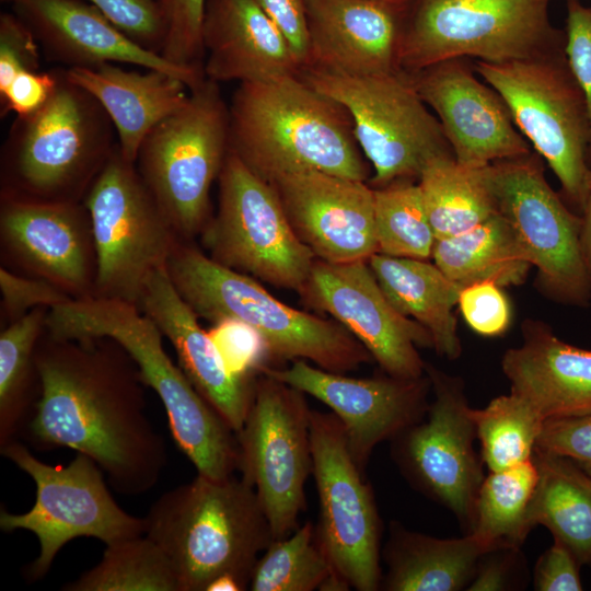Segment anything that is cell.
<instances>
[{
    "label": "cell",
    "instance_id": "cell-1",
    "mask_svg": "<svg viewBox=\"0 0 591 591\" xmlns=\"http://www.w3.org/2000/svg\"><path fill=\"white\" fill-rule=\"evenodd\" d=\"M35 363L39 397L23 432L30 443L90 456L119 494L153 488L167 463L166 444L148 416L146 384L131 356L108 337L44 333Z\"/></svg>",
    "mask_w": 591,
    "mask_h": 591
},
{
    "label": "cell",
    "instance_id": "cell-2",
    "mask_svg": "<svg viewBox=\"0 0 591 591\" xmlns=\"http://www.w3.org/2000/svg\"><path fill=\"white\" fill-rule=\"evenodd\" d=\"M229 120L230 149L268 183L301 170L371 177L348 112L300 73L239 83Z\"/></svg>",
    "mask_w": 591,
    "mask_h": 591
},
{
    "label": "cell",
    "instance_id": "cell-3",
    "mask_svg": "<svg viewBox=\"0 0 591 591\" xmlns=\"http://www.w3.org/2000/svg\"><path fill=\"white\" fill-rule=\"evenodd\" d=\"M46 334L60 339L108 337L137 363L162 402L172 437L197 474L224 479L239 466L236 434L167 356L158 326L135 304L90 297L48 311Z\"/></svg>",
    "mask_w": 591,
    "mask_h": 591
},
{
    "label": "cell",
    "instance_id": "cell-4",
    "mask_svg": "<svg viewBox=\"0 0 591 591\" xmlns=\"http://www.w3.org/2000/svg\"><path fill=\"white\" fill-rule=\"evenodd\" d=\"M144 519V535L166 555L179 591H206L221 575L248 589L253 568L274 541L254 488L234 475L197 474L162 494Z\"/></svg>",
    "mask_w": 591,
    "mask_h": 591
},
{
    "label": "cell",
    "instance_id": "cell-5",
    "mask_svg": "<svg viewBox=\"0 0 591 591\" xmlns=\"http://www.w3.org/2000/svg\"><path fill=\"white\" fill-rule=\"evenodd\" d=\"M169 277L195 314L212 324L236 321L264 340L270 360H305L347 373L373 359L341 324L291 308L258 280L224 267L178 239L166 263Z\"/></svg>",
    "mask_w": 591,
    "mask_h": 591
},
{
    "label": "cell",
    "instance_id": "cell-6",
    "mask_svg": "<svg viewBox=\"0 0 591 591\" xmlns=\"http://www.w3.org/2000/svg\"><path fill=\"white\" fill-rule=\"evenodd\" d=\"M43 107L16 117L1 158V194L83 201L117 147L114 125L97 100L58 69Z\"/></svg>",
    "mask_w": 591,
    "mask_h": 591
},
{
    "label": "cell",
    "instance_id": "cell-7",
    "mask_svg": "<svg viewBox=\"0 0 591 591\" xmlns=\"http://www.w3.org/2000/svg\"><path fill=\"white\" fill-rule=\"evenodd\" d=\"M473 68L501 95L519 131L558 178L564 200L581 216L591 194V123L565 47L501 63L475 60Z\"/></svg>",
    "mask_w": 591,
    "mask_h": 591
},
{
    "label": "cell",
    "instance_id": "cell-8",
    "mask_svg": "<svg viewBox=\"0 0 591 591\" xmlns=\"http://www.w3.org/2000/svg\"><path fill=\"white\" fill-rule=\"evenodd\" d=\"M229 151V104L207 78L143 139L137 171L181 240L199 236L211 218V186Z\"/></svg>",
    "mask_w": 591,
    "mask_h": 591
},
{
    "label": "cell",
    "instance_id": "cell-9",
    "mask_svg": "<svg viewBox=\"0 0 591 591\" xmlns=\"http://www.w3.org/2000/svg\"><path fill=\"white\" fill-rule=\"evenodd\" d=\"M551 0H413L405 13L399 69L415 72L454 58L501 63L565 47Z\"/></svg>",
    "mask_w": 591,
    "mask_h": 591
},
{
    "label": "cell",
    "instance_id": "cell-10",
    "mask_svg": "<svg viewBox=\"0 0 591 591\" xmlns=\"http://www.w3.org/2000/svg\"><path fill=\"white\" fill-rule=\"evenodd\" d=\"M300 76L348 112L373 170L372 188L417 181L432 159L453 155L439 120L405 71L347 76L303 69Z\"/></svg>",
    "mask_w": 591,
    "mask_h": 591
},
{
    "label": "cell",
    "instance_id": "cell-11",
    "mask_svg": "<svg viewBox=\"0 0 591 591\" xmlns=\"http://www.w3.org/2000/svg\"><path fill=\"white\" fill-rule=\"evenodd\" d=\"M0 453L35 483V502L24 513L0 510V529L26 530L39 544L26 569L31 581L42 579L59 551L77 537H94L106 545L144 534V519L126 512L113 498L105 474L88 455L77 453L67 465H50L34 456L19 440Z\"/></svg>",
    "mask_w": 591,
    "mask_h": 591
},
{
    "label": "cell",
    "instance_id": "cell-12",
    "mask_svg": "<svg viewBox=\"0 0 591 591\" xmlns=\"http://www.w3.org/2000/svg\"><path fill=\"white\" fill-rule=\"evenodd\" d=\"M83 202L96 254L93 297L139 308L149 277L166 266L179 237L118 143Z\"/></svg>",
    "mask_w": 591,
    "mask_h": 591
},
{
    "label": "cell",
    "instance_id": "cell-13",
    "mask_svg": "<svg viewBox=\"0 0 591 591\" xmlns=\"http://www.w3.org/2000/svg\"><path fill=\"white\" fill-rule=\"evenodd\" d=\"M216 213L200 241L216 263L280 289L300 291L316 257L294 233L275 188L230 149Z\"/></svg>",
    "mask_w": 591,
    "mask_h": 591
},
{
    "label": "cell",
    "instance_id": "cell-14",
    "mask_svg": "<svg viewBox=\"0 0 591 591\" xmlns=\"http://www.w3.org/2000/svg\"><path fill=\"white\" fill-rule=\"evenodd\" d=\"M484 175L497 212L511 225L537 287L561 304L587 306L591 283L580 246L581 216L547 183L536 152L496 161Z\"/></svg>",
    "mask_w": 591,
    "mask_h": 591
},
{
    "label": "cell",
    "instance_id": "cell-15",
    "mask_svg": "<svg viewBox=\"0 0 591 591\" xmlns=\"http://www.w3.org/2000/svg\"><path fill=\"white\" fill-rule=\"evenodd\" d=\"M304 393L259 373L252 403L235 432L241 477L250 484L281 540L299 528L305 510V483L312 473L310 415Z\"/></svg>",
    "mask_w": 591,
    "mask_h": 591
},
{
    "label": "cell",
    "instance_id": "cell-16",
    "mask_svg": "<svg viewBox=\"0 0 591 591\" xmlns=\"http://www.w3.org/2000/svg\"><path fill=\"white\" fill-rule=\"evenodd\" d=\"M312 474L318 496L316 538L334 572L358 591L381 588V534L372 486L356 465L339 419L310 415Z\"/></svg>",
    "mask_w": 591,
    "mask_h": 591
},
{
    "label": "cell",
    "instance_id": "cell-17",
    "mask_svg": "<svg viewBox=\"0 0 591 591\" xmlns=\"http://www.w3.org/2000/svg\"><path fill=\"white\" fill-rule=\"evenodd\" d=\"M433 399L422 420L392 442V457L419 491L448 508L472 533L483 459L463 380L426 363Z\"/></svg>",
    "mask_w": 591,
    "mask_h": 591
},
{
    "label": "cell",
    "instance_id": "cell-18",
    "mask_svg": "<svg viewBox=\"0 0 591 591\" xmlns=\"http://www.w3.org/2000/svg\"><path fill=\"white\" fill-rule=\"evenodd\" d=\"M299 294L351 333L384 373L402 379L426 374L417 348H433L430 333L392 305L368 260L332 264L316 259Z\"/></svg>",
    "mask_w": 591,
    "mask_h": 591
},
{
    "label": "cell",
    "instance_id": "cell-19",
    "mask_svg": "<svg viewBox=\"0 0 591 591\" xmlns=\"http://www.w3.org/2000/svg\"><path fill=\"white\" fill-rule=\"evenodd\" d=\"M270 375L326 405L339 419L349 452L362 474L375 447L392 441L427 414L431 382L389 375L352 378L305 360L289 367H265Z\"/></svg>",
    "mask_w": 591,
    "mask_h": 591
},
{
    "label": "cell",
    "instance_id": "cell-20",
    "mask_svg": "<svg viewBox=\"0 0 591 591\" xmlns=\"http://www.w3.org/2000/svg\"><path fill=\"white\" fill-rule=\"evenodd\" d=\"M0 242L14 271L44 279L72 299L94 296L96 254L83 201L1 194Z\"/></svg>",
    "mask_w": 591,
    "mask_h": 591
},
{
    "label": "cell",
    "instance_id": "cell-21",
    "mask_svg": "<svg viewBox=\"0 0 591 591\" xmlns=\"http://www.w3.org/2000/svg\"><path fill=\"white\" fill-rule=\"evenodd\" d=\"M465 59L406 72L439 120L454 159L465 166L483 167L531 153L501 95Z\"/></svg>",
    "mask_w": 591,
    "mask_h": 591
},
{
    "label": "cell",
    "instance_id": "cell-22",
    "mask_svg": "<svg viewBox=\"0 0 591 591\" xmlns=\"http://www.w3.org/2000/svg\"><path fill=\"white\" fill-rule=\"evenodd\" d=\"M269 184L294 233L316 259L341 264L378 253L374 192L368 182L301 170Z\"/></svg>",
    "mask_w": 591,
    "mask_h": 591
},
{
    "label": "cell",
    "instance_id": "cell-23",
    "mask_svg": "<svg viewBox=\"0 0 591 591\" xmlns=\"http://www.w3.org/2000/svg\"><path fill=\"white\" fill-rule=\"evenodd\" d=\"M12 12L31 30L47 58L67 68L132 65L175 76L189 89L205 79L202 70L176 66L142 47L84 0H18Z\"/></svg>",
    "mask_w": 591,
    "mask_h": 591
},
{
    "label": "cell",
    "instance_id": "cell-24",
    "mask_svg": "<svg viewBox=\"0 0 591 591\" xmlns=\"http://www.w3.org/2000/svg\"><path fill=\"white\" fill-rule=\"evenodd\" d=\"M407 8L378 0H306L308 61L303 69L347 76L401 70Z\"/></svg>",
    "mask_w": 591,
    "mask_h": 591
},
{
    "label": "cell",
    "instance_id": "cell-25",
    "mask_svg": "<svg viewBox=\"0 0 591 591\" xmlns=\"http://www.w3.org/2000/svg\"><path fill=\"white\" fill-rule=\"evenodd\" d=\"M139 309L170 340L195 389L237 432L247 416L256 376L239 378L229 370L209 332L176 291L166 266L149 277Z\"/></svg>",
    "mask_w": 591,
    "mask_h": 591
},
{
    "label": "cell",
    "instance_id": "cell-26",
    "mask_svg": "<svg viewBox=\"0 0 591 591\" xmlns=\"http://www.w3.org/2000/svg\"><path fill=\"white\" fill-rule=\"evenodd\" d=\"M201 40L205 78L255 82L302 70L289 42L254 0H206Z\"/></svg>",
    "mask_w": 591,
    "mask_h": 591
},
{
    "label": "cell",
    "instance_id": "cell-27",
    "mask_svg": "<svg viewBox=\"0 0 591 591\" xmlns=\"http://www.w3.org/2000/svg\"><path fill=\"white\" fill-rule=\"evenodd\" d=\"M522 338L501 359L510 392L545 420L591 414V349L564 341L536 320L522 323Z\"/></svg>",
    "mask_w": 591,
    "mask_h": 591
},
{
    "label": "cell",
    "instance_id": "cell-28",
    "mask_svg": "<svg viewBox=\"0 0 591 591\" xmlns=\"http://www.w3.org/2000/svg\"><path fill=\"white\" fill-rule=\"evenodd\" d=\"M66 77L93 95L109 116L121 154L136 162L147 135L187 100L182 79L148 69L127 70L119 63L67 68Z\"/></svg>",
    "mask_w": 591,
    "mask_h": 591
},
{
    "label": "cell",
    "instance_id": "cell-29",
    "mask_svg": "<svg viewBox=\"0 0 591 591\" xmlns=\"http://www.w3.org/2000/svg\"><path fill=\"white\" fill-rule=\"evenodd\" d=\"M488 548L473 534L438 538L391 522L383 548L386 591H459L467 589Z\"/></svg>",
    "mask_w": 591,
    "mask_h": 591
},
{
    "label": "cell",
    "instance_id": "cell-30",
    "mask_svg": "<svg viewBox=\"0 0 591 591\" xmlns=\"http://www.w3.org/2000/svg\"><path fill=\"white\" fill-rule=\"evenodd\" d=\"M368 264L392 305L430 333L436 351L450 360L459 358L462 346L453 308L462 288L428 259L375 253Z\"/></svg>",
    "mask_w": 591,
    "mask_h": 591
},
{
    "label": "cell",
    "instance_id": "cell-31",
    "mask_svg": "<svg viewBox=\"0 0 591 591\" xmlns=\"http://www.w3.org/2000/svg\"><path fill=\"white\" fill-rule=\"evenodd\" d=\"M533 459L540 477L528 510V530L547 528L581 566H591V475L561 455L535 449Z\"/></svg>",
    "mask_w": 591,
    "mask_h": 591
},
{
    "label": "cell",
    "instance_id": "cell-32",
    "mask_svg": "<svg viewBox=\"0 0 591 591\" xmlns=\"http://www.w3.org/2000/svg\"><path fill=\"white\" fill-rule=\"evenodd\" d=\"M431 258L461 288L485 280L502 288L520 286L532 266L499 212L466 232L436 240Z\"/></svg>",
    "mask_w": 591,
    "mask_h": 591
},
{
    "label": "cell",
    "instance_id": "cell-33",
    "mask_svg": "<svg viewBox=\"0 0 591 591\" xmlns=\"http://www.w3.org/2000/svg\"><path fill=\"white\" fill-rule=\"evenodd\" d=\"M48 311L36 308L0 333V448L23 434L39 397L35 351Z\"/></svg>",
    "mask_w": 591,
    "mask_h": 591
},
{
    "label": "cell",
    "instance_id": "cell-34",
    "mask_svg": "<svg viewBox=\"0 0 591 591\" xmlns=\"http://www.w3.org/2000/svg\"><path fill=\"white\" fill-rule=\"evenodd\" d=\"M417 183L436 240L466 232L497 212L484 166L462 165L452 154L428 162Z\"/></svg>",
    "mask_w": 591,
    "mask_h": 591
},
{
    "label": "cell",
    "instance_id": "cell-35",
    "mask_svg": "<svg viewBox=\"0 0 591 591\" xmlns=\"http://www.w3.org/2000/svg\"><path fill=\"white\" fill-rule=\"evenodd\" d=\"M538 477V467L533 457L485 476L478 490L475 522L470 534L488 549L521 547L530 533L526 515Z\"/></svg>",
    "mask_w": 591,
    "mask_h": 591
},
{
    "label": "cell",
    "instance_id": "cell-36",
    "mask_svg": "<svg viewBox=\"0 0 591 591\" xmlns=\"http://www.w3.org/2000/svg\"><path fill=\"white\" fill-rule=\"evenodd\" d=\"M62 590L179 591V587L164 552L143 534L106 545L99 564Z\"/></svg>",
    "mask_w": 591,
    "mask_h": 591
},
{
    "label": "cell",
    "instance_id": "cell-37",
    "mask_svg": "<svg viewBox=\"0 0 591 591\" xmlns=\"http://www.w3.org/2000/svg\"><path fill=\"white\" fill-rule=\"evenodd\" d=\"M482 459L490 472L506 470L533 457L545 419L524 398L510 392L484 408H471Z\"/></svg>",
    "mask_w": 591,
    "mask_h": 591
},
{
    "label": "cell",
    "instance_id": "cell-38",
    "mask_svg": "<svg viewBox=\"0 0 591 591\" xmlns=\"http://www.w3.org/2000/svg\"><path fill=\"white\" fill-rule=\"evenodd\" d=\"M373 192L378 253L431 258L436 236L418 183L396 181Z\"/></svg>",
    "mask_w": 591,
    "mask_h": 591
},
{
    "label": "cell",
    "instance_id": "cell-39",
    "mask_svg": "<svg viewBox=\"0 0 591 591\" xmlns=\"http://www.w3.org/2000/svg\"><path fill=\"white\" fill-rule=\"evenodd\" d=\"M334 572L320 546L315 525L305 522L273 541L258 557L248 583L252 591H314Z\"/></svg>",
    "mask_w": 591,
    "mask_h": 591
},
{
    "label": "cell",
    "instance_id": "cell-40",
    "mask_svg": "<svg viewBox=\"0 0 591 591\" xmlns=\"http://www.w3.org/2000/svg\"><path fill=\"white\" fill-rule=\"evenodd\" d=\"M165 37L161 55L167 61L204 71L201 40L206 0H159Z\"/></svg>",
    "mask_w": 591,
    "mask_h": 591
},
{
    "label": "cell",
    "instance_id": "cell-41",
    "mask_svg": "<svg viewBox=\"0 0 591 591\" xmlns=\"http://www.w3.org/2000/svg\"><path fill=\"white\" fill-rule=\"evenodd\" d=\"M13 3L18 0H1ZM96 5L119 30L142 47L158 53L165 37L159 0H84Z\"/></svg>",
    "mask_w": 591,
    "mask_h": 591
},
{
    "label": "cell",
    "instance_id": "cell-42",
    "mask_svg": "<svg viewBox=\"0 0 591 591\" xmlns=\"http://www.w3.org/2000/svg\"><path fill=\"white\" fill-rule=\"evenodd\" d=\"M213 325L209 334L235 376L252 379L263 368L269 367L267 347L250 326L230 320Z\"/></svg>",
    "mask_w": 591,
    "mask_h": 591
},
{
    "label": "cell",
    "instance_id": "cell-43",
    "mask_svg": "<svg viewBox=\"0 0 591 591\" xmlns=\"http://www.w3.org/2000/svg\"><path fill=\"white\" fill-rule=\"evenodd\" d=\"M457 305L466 324L482 336H499L510 325V302L502 287L494 281L485 280L463 287Z\"/></svg>",
    "mask_w": 591,
    "mask_h": 591
},
{
    "label": "cell",
    "instance_id": "cell-44",
    "mask_svg": "<svg viewBox=\"0 0 591 591\" xmlns=\"http://www.w3.org/2000/svg\"><path fill=\"white\" fill-rule=\"evenodd\" d=\"M2 314L11 322L36 308L53 309L72 300L53 283L11 270L0 268Z\"/></svg>",
    "mask_w": 591,
    "mask_h": 591
},
{
    "label": "cell",
    "instance_id": "cell-45",
    "mask_svg": "<svg viewBox=\"0 0 591 591\" xmlns=\"http://www.w3.org/2000/svg\"><path fill=\"white\" fill-rule=\"evenodd\" d=\"M39 45L31 30L12 12L0 14V92L23 71H39Z\"/></svg>",
    "mask_w": 591,
    "mask_h": 591
},
{
    "label": "cell",
    "instance_id": "cell-46",
    "mask_svg": "<svg viewBox=\"0 0 591 591\" xmlns=\"http://www.w3.org/2000/svg\"><path fill=\"white\" fill-rule=\"evenodd\" d=\"M535 449L565 456L591 475V414L545 420Z\"/></svg>",
    "mask_w": 591,
    "mask_h": 591
},
{
    "label": "cell",
    "instance_id": "cell-47",
    "mask_svg": "<svg viewBox=\"0 0 591 591\" xmlns=\"http://www.w3.org/2000/svg\"><path fill=\"white\" fill-rule=\"evenodd\" d=\"M566 1L565 54L584 94L591 123V7L583 5L580 0ZM588 159L591 166V140Z\"/></svg>",
    "mask_w": 591,
    "mask_h": 591
},
{
    "label": "cell",
    "instance_id": "cell-48",
    "mask_svg": "<svg viewBox=\"0 0 591 591\" xmlns=\"http://www.w3.org/2000/svg\"><path fill=\"white\" fill-rule=\"evenodd\" d=\"M59 80V71H23L20 72L0 92L1 116L14 113L16 117L32 115L49 100Z\"/></svg>",
    "mask_w": 591,
    "mask_h": 591
},
{
    "label": "cell",
    "instance_id": "cell-49",
    "mask_svg": "<svg viewBox=\"0 0 591 591\" xmlns=\"http://www.w3.org/2000/svg\"><path fill=\"white\" fill-rule=\"evenodd\" d=\"M525 570L520 547L505 546L485 552L477 565L468 591H502L517 589Z\"/></svg>",
    "mask_w": 591,
    "mask_h": 591
},
{
    "label": "cell",
    "instance_id": "cell-50",
    "mask_svg": "<svg viewBox=\"0 0 591 591\" xmlns=\"http://www.w3.org/2000/svg\"><path fill=\"white\" fill-rule=\"evenodd\" d=\"M580 566L573 553L560 541L554 538L553 545L537 559L533 582L537 591H580Z\"/></svg>",
    "mask_w": 591,
    "mask_h": 591
},
{
    "label": "cell",
    "instance_id": "cell-51",
    "mask_svg": "<svg viewBox=\"0 0 591 591\" xmlns=\"http://www.w3.org/2000/svg\"><path fill=\"white\" fill-rule=\"evenodd\" d=\"M289 42L302 69L308 61L306 0H254Z\"/></svg>",
    "mask_w": 591,
    "mask_h": 591
},
{
    "label": "cell",
    "instance_id": "cell-52",
    "mask_svg": "<svg viewBox=\"0 0 591 591\" xmlns=\"http://www.w3.org/2000/svg\"><path fill=\"white\" fill-rule=\"evenodd\" d=\"M580 246L591 283V194L581 213Z\"/></svg>",
    "mask_w": 591,
    "mask_h": 591
},
{
    "label": "cell",
    "instance_id": "cell-53",
    "mask_svg": "<svg viewBox=\"0 0 591 591\" xmlns=\"http://www.w3.org/2000/svg\"><path fill=\"white\" fill-rule=\"evenodd\" d=\"M240 581L232 575L225 573L213 579L206 591H242Z\"/></svg>",
    "mask_w": 591,
    "mask_h": 591
},
{
    "label": "cell",
    "instance_id": "cell-54",
    "mask_svg": "<svg viewBox=\"0 0 591 591\" xmlns=\"http://www.w3.org/2000/svg\"><path fill=\"white\" fill-rule=\"evenodd\" d=\"M386 3H391L397 7L407 8L413 0H378Z\"/></svg>",
    "mask_w": 591,
    "mask_h": 591
}]
</instances>
